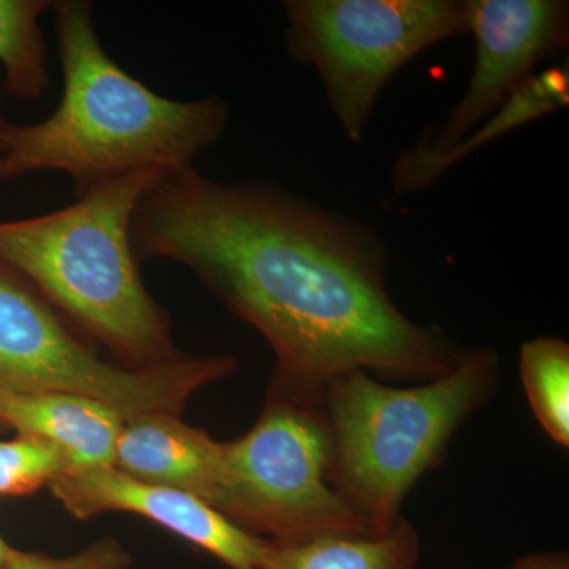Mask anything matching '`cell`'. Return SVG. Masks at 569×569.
I'll list each match as a JSON object with an SVG mask.
<instances>
[{
    "instance_id": "obj_1",
    "label": "cell",
    "mask_w": 569,
    "mask_h": 569,
    "mask_svg": "<svg viewBox=\"0 0 569 569\" xmlns=\"http://www.w3.org/2000/svg\"><path fill=\"white\" fill-rule=\"evenodd\" d=\"M138 260L186 266L276 356V392L323 407L336 378L362 372L421 385L467 350L410 320L388 291L380 236L276 182L164 173L134 209Z\"/></svg>"
},
{
    "instance_id": "obj_2",
    "label": "cell",
    "mask_w": 569,
    "mask_h": 569,
    "mask_svg": "<svg viewBox=\"0 0 569 569\" xmlns=\"http://www.w3.org/2000/svg\"><path fill=\"white\" fill-rule=\"evenodd\" d=\"M63 91L51 116L10 122L0 110V181L37 171L70 176L74 197L134 171L173 173L227 130L219 96L178 102L127 73L104 50L86 0L52 6Z\"/></svg>"
},
{
    "instance_id": "obj_3",
    "label": "cell",
    "mask_w": 569,
    "mask_h": 569,
    "mask_svg": "<svg viewBox=\"0 0 569 569\" xmlns=\"http://www.w3.org/2000/svg\"><path fill=\"white\" fill-rule=\"evenodd\" d=\"M163 174L119 176L59 211L0 222V260L48 305L138 366L179 358L130 238L134 209Z\"/></svg>"
},
{
    "instance_id": "obj_4",
    "label": "cell",
    "mask_w": 569,
    "mask_h": 569,
    "mask_svg": "<svg viewBox=\"0 0 569 569\" xmlns=\"http://www.w3.org/2000/svg\"><path fill=\"white\" fill-rule=\"evenodd\" d=\"M498 380L497 351L478 348L447 376L417 387H389L362 370L328 385L332 481L370 529L385 533L402 519L408 493L440 463L459 427L492 399Z\"/></svg>"
},
{
    "instance_id": "obj_5",
    "label": "cell",
    "mask_w": 569,
    "mask_h": 569,
    "mask_svg": "<svg viewBox=\"0 0 569 569\" xmlns=\"http://www.w3.org/2000/svg\"><path fill=\"white\" fill-rule=\"evenodd\" d=\"M211 507L274 545L376 533L332 481L323 407L276 391L257 425L244 437L223 443Z\"/></svg>"
},
{
    "instance_id": "obj_6",
    "label": "cell",
    "mask_w": 569,
    "mask_h": 569,
    "mask_svg": "<svg viewBox=\"0 0 569 569\" xmlns=\"http://www.w3.org/2000/svg\"><path fill=\"white\" fill-rule=\"evenodd\" d=\"M287 51L313 67L347 140H365L397 71L440 41L470 33L468 0H287Z\"/></svg>"
},
{
    "instance_id": "obj_7",
    "label": "cell",
    "mask_w": 569,
    "mask_h": 569,
    "mask_svg": "<svg viewBox=\"0 0 569 569\" xmlns=\"http://www.w3.org/2000/svg\"><path fill=\"white\" fill-rule=\"evenodd\" d=\"M468 14L475 67L466 92L436 132L422 133L402 156L433 159L451 151L569 44L563 0H468Z\"/></svg>"
},
{
    "instance_id": "obj_8",
    "label": "cell",
    "mask_w": 569,
    "mask_h": 569,
    "mask_svg": "<svg viewBox=\"0 0 569 569\" xmlns=\"http://www.w3.org/2000/svg\"><path fill=\"white\" fill-rule=\"evenodd\" d=\"M50 488L74 518H92L110 511L140 515L231 569H258L268 549L269 541L242 530L201 498L138 481L116 468L69 473L51 482Z\"/></svg>"
},
{
    "instance_id": "obj_9",
    "label": "cell",
    "mask_w": 569,
    "mask_h": 569,
    "mask_svg": "<svg viewBox=\"0 0 569 569\" xmlns=\"http://www.w3.org/2000/svg\"><path fill=\"white\" fill-rule=\"evenodd\" d=\"M223 443L178 415L149 413L123 421L114 468L127 477L183 490L211 505L222 471Z\"/></svg>"
},
{
    "instance_id": "obj_10",
    "label": "cell",
    "mask_w": 569,
    "mask_h": 569,
    "mask_svg": "<svg viewBox=\"0 0 569 569\" xmlns=\"http://www.w3.org/2000/svg\"><path fill=\"white\" fill-rule=\"evenodd\" d=\"M0 421L58 449L69 473L114 468L123 418L97 400L62 392L0 391Z\"/></svg>"
},
{
    "instance_id": "obj_11",
    "label": "cell",
    "mask_w": 569,
    "mask_h": 569,
    "mask_svg": "<svg viewBox=\"0 0 569 569\" xmlns=\"http://www.w3.org/2000/svg\"><path fill=\"white\" fill-rule=\"evenodd\" d=\"M569 104V73L567 66H553L537 71L533 77L508 97L486 121L459 142L458 146L433 159H410L400 153L391 170V183L396 193L407 194L429 189L448 170L462 162L471 153L485 148L509 132L538 121L550 112Z\"/></svg>"
},
{
    "instance_id": "obj_12",
    "label": "cell",
    "mask_w": 569,
    "mask_h": 569,
    "mask_svg": "<svg viewBox=\"0 0 569 569\" xmlns=\"http://www.w3.org/2000/svg\"><path fill=\"white\" fill-rule=\"evenodd\" d=\"M421 539L400 519L391 530L370 535H328L306 541L269 542L258 569H417Z\"/></svg>"
},
{
    "instance_id": "obj_13",
    "label": "cell",
    "mask_w": 569,
    "mask_h": 569,
    "mask_svg": "<svg viewBox=\"0 0 569 569\" xmlns=\"http://www.w3.org/2000/svg\"><path fill=\"white\" fill-rule=\"evenodd\" d=\"M52 6L51 0H0V63L11 97L37 100L51 88L40 18Z\"/></svg>"
},
{
    "instance_id": "obj_14",
    "label": "cell",
    "mask_w": 569,
    "mask_h": 569,
    "mask_svg": "<svg viewBox=\"0 0 569 569\" xmlns=\"http://www.w3.org/2000/svg\"><path fill=\"white\" fill-rule=\"evenodd\" d=\"M520 380L539 426L561 448L569 447V346L559 337H537L520 347Z\"/></svg>"
},
{
    "instance_id": "obj_15",
    "label": "cell",
    "mask_w": 569,
    "mask_h": 569,
    "mask_svg": "<svg viewBox=\"0 0 569 569\" xmlns=\"http://www.w3.org/2000/svg\"><path fill=\"white\" fill-rule=\"evenodd\" d=\"M69 475L61 452L39 438L0 441V496H22Z\"/></svg>"
},
{
    "instance_id": "obj_16",
    "label": "cell",
    "mask_w": 569,
    "mask_h": 569,
    "mask_svg": "<svg viewBox=\"0 0 569 569\" xmlns=\"http://www.w3.org/2000/svg\"><path fill=\"white\" fill-rule=\"evenodd\" d=\"M127 565L129 556L126 550L111 539H102L88 549L63 559L14 550L13 556L0 569H126Z\"/></svg>"
},
{
    "instance_id": "obj_17",
    "label": "cell",
    "mask_w": 569,
    "mask_h": 569,
    "mask_svg": "<svg viewBox=\"0 0 569 569\" xmlns=\"http://www.w3.org/2000/svg\"><path fill=\"white\" fill-rule=\"evenodd\" d=\"M511 569H569L567 552H537L522 557Z\"/></svg>"
},
{
    "instance_id": "obj_18",
    "label": "cell",
    "mask_w": 569,
    "mask_h": 569,
    "mask_svg": "<svg viewBox=\"0 0 569 569\" xmlns=\"http://www.w3.org/2000/svg\"><path fill=\"white\" fill-rule=\"evenodd\" d=\"M13 552L14 549H11L10 546L3 541L2 537H0V567L13 556Z\"/></svg>"
}]
</instances>
